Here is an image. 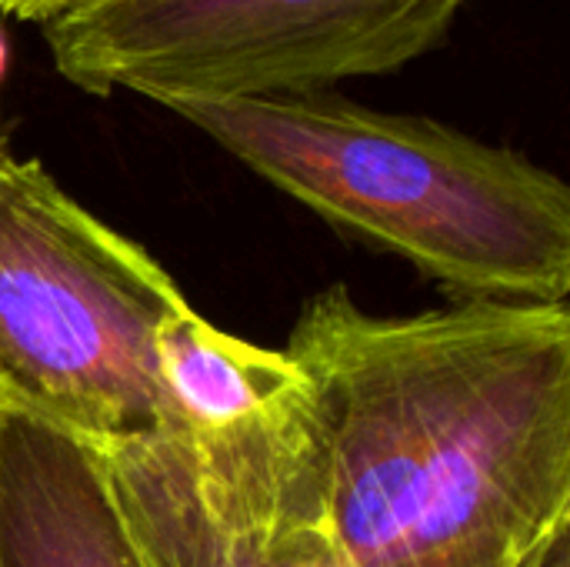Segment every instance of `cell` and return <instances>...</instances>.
Wrapping results in <instances>:
<instances>
[{
	"label": "cell",
	"mask_w": 570,
	"mask_h": 567,
	"mask_svg": "<svg viewBox=\"0 0 570 567\" xmlns=\"http://www.w3.org/2000/svg\"><path fill=\"white\" fill-rule=\"evenodd\" d=\"M514 567H570V518L558 521L544 538H538Z\"/></svg>",
	"instance_id": "obj_6"
},
{
	"label": "cell",
	"mask_w": 570,
	"mask_h": 567,
	"mask_svg": "<svg viewBox=\"0 0 570 567\" xmlns=\"http://www.w3.org/2000/svg\"><path fill=\"white\" fill-rule=\"evenodd\" d=\"M284 354L317 421L307 567L518 558L570 518L568 304L377 317L337 284Z\"/></svg>",
	"instance_id": "obj_1"
},
{
	"label": "cell",
	"mask_w": 570,
	"mask_h": 567,
	"mask_svg": "<svg viewBox=\"0 0 570 567\" xmlns=\"http://www.w3.org/2000/svg\"><path fill=\"white\" fill-rule=\"evenodd\" d=\"M3 74H7V40H3V30H0V84H3Z\"/></svg>",
	"instance_id": "obj_9"
},
{
	"label": "cell",
	"mask_w": 570,
	"mask_h": 567,
	"mask_svg": "<svg viewBox=\"0 0 570 567\" xmlns=\"http://www.w3.org/2000/svg\"><path fill=\"white\" fill-rule=\"evenodd\" d=\"M521 558V555H518ZM518 558H461V561H444V565L431 567H514Z\"/></svg>",
	"instance_id": "obj_8"
},
{
	"label": "cell",
	"mask_w": 570,
	"mask_h": 567,
	"mask_svg": "<svg viewBox=\"0 0 570 567\" xmlns=\"http://www.w3.org/2000/svg\"><path fill=\"white\" fill-rule=\"evenodd\" d=\"M187 307L144 247L0 150V404L100 454L154 438L157 334Z\"/></svg>",
	"instance_id": "obj_3"
},
{
	"label": "cell",
	"mask_w": 570,
	"mask_h": 567,
	"mask_svg": "<svg viewBox=\"0 0 570 567\" xmlns=\"http://www.w3.org/2000/svg\"><path fill=\"white\" fill-rule=\"evenodd\" d=\"M267 184L458 301L568 304L570 190L531 157L331 90L167 104Z\"/></svg>",
	"instance_id": "obj_2"
},
{
	"label": "cell",
	"mask_w": 570,
	"mask_h": 567,
	"mask_svg": "<svg viewBox=\"0 0 570 567\" xmlns=\"http://www.w3.org/2000/svg\"><path fill=\"white\" fill-rule=\"evenodd\" d=\"M464 0H83L43 23L53 67L157 104L331 90L441 47Z\"/></svg>",
	"instance_id": "obj_4"
},
{
	"label": "cell",
	"mask_w": 570,
	"mask_h": 567,
	"mask_svg": "<svg viewBox=\"0 0 570 567\" xmlns=\"http://www.w3.org/2000/svg\"><path fill=\"white\" fill-rule=\"evenodd\" d=\"M0 567H147L80 438L0 404Z\"/></svg>",
	"instance_id": "obj_5"
},
{
	"label": "cell",
	"mask_w": 570,
	"mask_h": 567,
	"mask_svg": "<svg viewBox=\"0 0 570 567\" xmlns=\"http://www.w3.org/2000/svg\"><path fill=\"white\" fill-rule=\"evenodd\" d=\"M83 0H0V13H10L17 20H37V23H47L53 20L57 13L77 7Z\"/></svg>",
	"instance_id": "obj_7"
}]
</instances>
